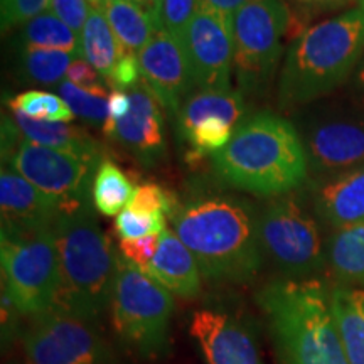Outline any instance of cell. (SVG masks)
Wrapping results in <instances>:
<instances>
[{
	"label": "cell",
	"mask_w": 364,
	"mask_h": 364,
	"mask_svg": "<svg viewBox=\"0 0 364 364\" xmlns=\"http://www.w3.org/2000/svg\"><path fill=\"white\" fill-rule=\"evenodd\" d=\"M258 218L236 198H203L177 204L172 230L199 263L204 279L247 284L263 265Z\"/></svg>",
	"instance_id": "1"
},
{
	"label": "cell",
	"mask_w": 364,
	"mask_h": 364,
	"mask_svg": "<svg viewBox=\"0 0 364 364\" xmlns=\"http://www.w3.org/2000/svg\"><path fill=\"white\" fill-rule=\"evenodd\" d=\"M307 149L295 127L268 112L241 122L230 142L213 154L218 179L262 196L299 188L307 177Z\"/></svg>",
	"instance_id": "2"
},
{
	"label": "cell",
	"mask_w": 364,
	"mask_h": 364,
	"mask_svg": "<svg viewBox=\"0 0 364 364\" xmlns=\"http://www.w3.org/2000/svg\"><path fill=\"white\" fill-rule=\"evenodd\" d=\"M257 304L267 318L279 364H349L331 292L322 282H272L257 294Z\"/></svg>",
	"instance_id": "3"
},
{
	"label": "cell",
	"mask_w": 364,
	"mask_h": 364,
	"mask_svg": "<svg viewBox=\"0 0 364 364\" xmlns=\"http://www.w3.org/2000/svg\"><path fill=\"white\" fill-rule=\"evenodd\" d=\"M53 235L59 285L51 312L97 322L110 307L118 253L91 206L59 213Z\"/></svg>",
	"instance_id": "4"
},
{
	"label": "cell",
	"mask_w": 364,
	"mask_h": 364,
	"mask_svg": "<svg viewBox=\"0 0 364 364\" xmlns=\"http://www.w3.org/2000/svg\"><path fill=\"white\" fill-rule=\"evenodd\" d=\"M363 49V9L307 29L287 53L280 76V103L292 107L329 93L351 75Z\"/></svg>",
	"instance_id": "5"
},
{
	"label": "cell",
	"mask_w": 364,
	"mask_h": 364,
	"mask_svg": "<svg viewBox=\"0 0 364 364\" xmlns=\"http://www.w3.org/2000/svg\"><path fill=\"white\" fill-rule=\"evenodd\" d=\"M110 309L113 329L127 349L144 359L169 353L174 297L122 253L117 255Z\"/></svg>",
	"instance_id": "6"
},
{
	"label": "cell",
	"mask_w": 364,
	"mask_h": 364,
	"mask_svg": "<svg viewBox=\"0 0 364 364\" xmlns=\"http://www.w3.org/2000/svg\"><path fill=\"white\" fill-rule=\"evenodd\" d=\"M12 166L58 206L70 213L91 206L93 182L103 161L29 142L12 117L2 118V162ZM58 213V215H59Z\"/></svg>",
	"instance_id": "7"
},
{
	"label": "cell",
	"mask_w": 364,
	"mask_h": 364,
	"mask_svg": "<svg viewBox=\"0 0 364 364\" xmlns=\"http://www.w3.org/2000/svg\"><path fill=\"white\" fill-rule=\"evenodd\" d=\"M4 297L26 317H43L54 307L59 285L53 226L24 233L0 231Z\"/></svg>",
	"instance_id": "8"
},
{
	"label": "cell",
	"mask_w": 364,
	"mask_h": 364,
	"mask_svg": "<svg viewBox=\"0 0 364 364\" xmlns=\"http://www.w3.org/2000/svg\"><path fill=\"white\" fill-rule=\"evenodd\" d=\"M289 21L284 0H247L231 16L235 73L241 93H260L270 83Z\"/></svg>",
	"instance_id": "9"
},
{
	"label": "cell",
	"mask_w": 364,
	"mask_h": 364,
	"mask_svg": "<svg viewBox=\"0 0 364 364\" xmlns=\"http://www.w3.org/2000/svg\"><path fill=\"white\" fill-rule=\"evenodd\" d=\"M263 257L289 280H307L326 263L321 231L314 218L290 196L277 198L258 218Z\"/></svg>",
	"instance_id": "10"
},
{
	"label": "cell",
	"mask_w": 364,
	"mask_h": 364,
	"mask_svg": "<svg viewBox=\"0 0 364 364\" xmlns=\"http://www.w3.org/2000/svg\"><path fill=\"white\" fill-rule=\"evenodd\" d=\"M26 364H117L95 322L49 312L24 334Z\"/></svg>",
	"instance_id": "11"
},
{
	"label": "cell",
	"mask_w": 364,
	"mask_h": 364,
	"mask_svg": "<svg viewBox=\"0 0 364 364\" xmlns=\"http://www.w3.org/2000/svg\"><path fill=\"white\" fill-rule=\"evenodd\" d=\"M191 76L199 90H231L235 41L231 16L199 6L182 39Z\"/></svg>",
	"instance_id": "12"
},
{
	"label": "cell",
	"mask_w": 364,
	"mask_h": 364,
	"mask_svg": "<svg viewBox=\"0 0 364 364\" xmlns=\"http://www.w3.org/2000/svg\"><path fill=\"white\" fill-rule=\"evenodd\" d=\"M189 334L198 344L204 364H265L255 332L228 312L196 311L189 322Z\"/></svg>",
	"instance_id": "13"
},
{
	"label": "cell",
	"mask_w": 364,
	"mask_h": 364,
	"mask_svg": "<svg viewBox=\"0 0 364 364\" xmlns=\"http://www.w3.org/2000/svg\"><path fill=\"white\" fill-rule=\"evenodd\" d=\"M127 91L130 112L122 120L105 122L103 134L129 150L140 164L156 166L166 152L161 102L144 80Z\"/></svg>",
	"instance_id": "14"
},
{
	"label": "cell",
	"mask_w": 364,
	"mask_h": 364,
	"mask_svg": "<svg viewBox=\"0 0 364 364\" xmlns=\"http://www.w3.org/2000/svg\"><path fill=\"white\" fill-rule=\"evenodd\" d=\"M142 80L172 117L196 88L184 46L174 36L157 31L139 54Z\"/></svg>",
	"instance_id": "15"
},
{
	"label": "cell",
	"mask_w": 364,
	"mask_h": 364,
	"mask_svg": "<svg viewBox=\"0 0 364 364\" xmlns=\"http://www.w3.org/2000/svg\"><path fill=\"white\" fill-rule=\"evenodd\" d=\"M0 231L7 233H24L53 226L59 213L58 206L48 196L9 164H2L0 172Z\"/></svg>",
	"instance_id": "16"
},
{
	"label": "cell",
	"mask_w": 364,
	"mask_h": 364,
	"mask_svg": "<svg viewBox=\"0 0 364 364\" xmlns=\"http://www.w3.org/2000/svg\"><path fill=\"white\" fill-rule=\"evenodd\" d=\"M307 157L322 172H343L364 166V125L331 122L309 136Z\"/></svg>",
	"instance_id": "17"
},
{
	"label": "cell",
	"mask_w": 364,
	"mask_h": 364,
	"mask_svg": "<svg viewBox=\"0 0 364 364\" xmlns=\"http://www.w3.org/2000/svg\"><path fill=\"white\" fill-rule=\"evenodd\" d=\"M142 270L172 295L196 299L201 294L203 273L199 263L171 228L162 231L157 255Z\"/></svg>",
	"instance_id": "18"
},
{
	"label": "cell",
	"mask_w": 364,
	"mask_h": 364,
	"mask_svg": "<svg viewBox=\"0 0 364 364\" xmlns=\"http://www.w3.org/2000/svg\"><path fill=\"white\" fill-rule=\"evenodd\" d=\"M316 211L338 231L364 225V166L322 184L316 191Z\"/></svg>",
	"instance_id": "19"
},
{
	"label": "cell",
	"mask_w": 364,
	"mask_h": 364,
	"mask_svg": "<svg viewBox=\"0 0 364 364\" xmlns=\"http://www.w3.org/2000/svg\"><path fill=\"white\" fill-rule=\"evenodd\" d=\"M11 117L21 135L29 142L85 157L103 159L100 144L80 127L68 125L65 122L36 120V118L26 117L24 113L14 110H11Z\"/></svg>",
	"instance_id": "20"
},
{
	"label": "cell",
	"mask_w": 364,
	"mask_h": 364,
	"mask_svg": "<svg viewBox=\"0 0 364 364\" xmlns=\"http://www.w3.org/2000/svg\"><path fill=\"white\" fill-rule=\"evenodd\" d=\"M247 113V105L241 91L203 90L189 95L177 113V130L186 134L199 122L208 118H223L231 125H238Z\"/></svg>",
	"instance_id": "21"
},
{
	"label": "cell",
	"mask_w": 364,
	"mask_h": 364,
	"mask_svg": "<svg viewBox=\"0 0 364 364\" xmlns=\"http://www.w3.org/2000/svg\"><path fill=\"white\" fill-rule=\"evenodd\" d=\"M102 11L115 34L122 56L140 53L157 33L154 17L130 0H108Z\"/></svg>",
	"instance_id": "22"
},
{
	"label": "cell",
	"mask_w": 364,
	"mask_h": 364,
	"mask_svg": "<svg viewBox=\"0 0 364 364\" xmlns=\"http://www.w3.org/2000/svg\"><path fill=\"white\" fill-rule=\"evenodd\" d=\"M331 302L349 364H364V289L336 287Z\"/></svg>",
	"instance_id": "23"
},
{
	"label": "cell",
	"mask_w": 364,
	"mask_h": 364,
	"mask_svg": "<svg viewBox=\"0 0 364 364\" xmlns=\"http://www.w3.org/2000/svg\"><path fill=\"white\" fill-rule=\"evenodd\" d=\"M120 56V48L107 16L102 9L93 7L83 31L80 33V58L90 63L100 73L105 83L112 88L113 71Z\"/></svg>",
	"instance_id": "24"
},
{
	"label": "cell",
	"mask_w": 364,
	"mask_h": 364,
	"mask_svg": "<svg viewBox=\"0 0 364 364\" xmlns=\"http://www.w3.org/2000/svg\"><path fill=\"white\" fill-rule=\"evenodd\" d=\"M135 189L129 176L115 162L100 164L93 182V204L105 216H118L129 206Z\"/></svg>",
	"instance_id": "25"
},
{
	"label": "cell",
	"mask_w": 364,
	"mask_h": 364,
	"mask_svg": "<svg viewBox=\"0 0 364 364\" xmlns=\"http://www.w3.org/2000/svg\"><path fill=\"white\" fill-rule=\"evenodd\" d=\"M22 46L39 49H54L80 58V34L58 19L51 11L41 14L24 26L21 34Z\"/></svg>",
	"instance_id": "26"
},
{
	"label": "cell",
	"mask_w": 364,
	"mask_h": 364,
	"mask_svg": "<svg viewBox=\"0 0 364 364\" xmlns=\"http://www.w3.org/2000/svg\"><path fill=\"white\" fill-rule=\"evenodd\" d=\"M329 262L343 280L364 284V225L336 231L329 243Z\"/></svg>",
	"instance_id": "27"
},
{
	"label": "cell",
	"mask_w": 364,
	"mask_h": 364,
	"mask_svg": "<svg viewBox=\"0 0 364 364\" xmlns=\"http://www.w3.org/2000/svg\"><path fill=\"white\" fill-rule=\"evenodd\" d=\"M75 54L54 51V49H39L22 46L21 48V73L29 81L39 85H59L76 61Z\"/></svg>",
	"instance_id": "28"
},
{
	"label": "cell",
	"mask_w": 364,
	"mask_h": 364,
	"mask_svg": "<svg viewBox=\"0 0 364 364\" xmlns=\"http://www.w3.org/2000/svg\"><path fill=\"white\" fill-rule=\"evenodd\" d=\"M9 110L21 112L26 117L44 122H71L75 113L68 107L65 100L59 95L48 93V91L29 90L9 100Z\"/></svg>",
	"instance_id": "29"
},
{
	"label": "cell",
	"mask_w": 364,
	"mask_h": 364,
	"mask_svg": "<svg viewBox=\"0 0 364 364\" xmlns=\"http://www.w3.org/2000/svg\"><path fill=\"white\" fill-rule=\"evenodd\" d=\"M59 97L65 100L68 107L76 117L83 118L88 124L93 125H105L108 115H110V105H108V97L91 93L86 91L70 80H63L58 85Z\"/></svg>",
	"instance_id": "30"
},
{
	"label": "cell",
	"mask_w": 364,
	"mask_h": 364,
	"mask_svg": "<svg viewBox=\"0 0 364 364\" xmlns=\"http://www.w3.org/2000/svg\"><path fill=\"white\" fill-rule=\"evenodd\" d=\"M233 127L223 118H208L196 124L193 129L182 134V139L191 145L189 157L201 159L209 152L221 150L233 136Z\"/></svg>",
	"instance_id": "31"
},
{
	"label": "cell",
	"mask_w": 364,
	"mask_h": 364,
	"mask_svg": "<svg viewBox=\"0 0 364 364\" xmlns=\"http://www.w3.org/2000/svg\"><path fill=\"white\" fill-rule=\"evenodd\" d=\"M201 0H161L156 12L157 31L174 36L182 43L189 22L198 12Z\"/></svg>",
	"instance_id": "32"
},
{
	"label": "cell",
	"mask_w": 364,
	"mask_h": 364,
	"mask_svg": "<svg viewBox=\"0 0 364 364\" xmlns=\"http://www.w3.org/2000/svg\"><path fill=\"white\" fill-rule=\"evenodd\" d=\"M177 198L157 184H142L135 189L127 209L145 216H169L177 208Z\"/></svg>",
	"instance_id": "33"
},
{
	"label": "cell",
	"mask_w": 364,
	"mask_h": 364,
	"mask_svg": "<svg viewBox=\"0 0 364 364\" xmlns=\"http://www.w3.org/2000/svg\"><path fill=\"white\" fill-rule=\"evenodd\" d=\"M166 228V216H145L130 209H124L115 221V230L120 241L139 240L154 233H162Z\"/></svg>",
	"instance_id": "34"
},
{
	"label": "cell",
	"mask_w": 364,
	"mask_h": 364,
	"mask_svg": "<svg viewBox=\"0 0 364 364\" xmlns=\"http://www.w3.org/2000/svg\"><path fill=\"white\" fill-rule=\"evenodd\" d=\"M51 7V0H2V31L27 24Z\"/></svg>",
	"instance_id": "35"
},
{
	"label": "cell",
	"mask_w": 364,
	"mask_h": 364,
	"mask_svg": "<svg viewBox=\"0 0 364 364\" xmlns=\"http://www.w3.org/2000/svg\"><path fill=\"white\" fill-rule=\"evenodd\" d=\"M49 11L66 26H70L76 34H80L93 11V6L90 0H51Z\"/></svg>",
	"instance_id": "36"
},
{
	"label": "cell",
	"mask_w": 364,
	"mask_h": 364,
	"mask_svg": "<svg viewBox=\"0 0 364 364\" xmlns=\"http://www.w3.org/2000/svg\"><path fill=\"white\" fill-rule=\"evenodd\" d=\"M161 247V233H154L139 240L120 241V253L136 267L145 268L154 260Z\"/></svg>",
	"instance_id": "37"
},
{
	"label": "cell",
	"mask_w": 364,
	"mask_h": 364,
	"mask_svg": "<svg viewBox=\"0 0 364 364\" xmlns=\"http://www.w3.org/2000/svg\"><path fill=\"white\" fill-rule=\"evenodd\" d=\"M66 80H70L71 83H75L80 88L91 93L102 95V97H110L105 88V80L100 76V73L95 70L90 63L83 61V59H76L75 63L70 66V70L66 73Z\"/></svg>",
	"instance_id": "38"
},
{
	"label": "cell",
	"mask_w": 364,
	"mask_h": 364,
	"mask_svg": "<svg viewBox=\"0 0 364 364\" xmlns=\"http://www.w3.org/2000/svg\"><path fill=\"white\" fill-rule=\"evenodd\" d=\"M142 71L136 54H124L118 59L115 71H113L112 90H130L140 81Z\"/></svg>",
	"instance_id": "39"
},
{
	"label": "cell",
	"mask_w": 364,
	"mask_h": 364,
	"mask_svg": "<svg viewBox=\"0 0 364 364\" xmlns=\"http://www.w3.org/2000/svg\"><path fill=\"white\" fill-rule=\"evenodd\" d=\"M108 105H110V115L107 120H122L127 113L130 112L132 102L130 95L127 90H112L110 97H108Z\"/></svg>",
	"instance_id": "40"
},
{
	"label": "cell",
	"mask_w": 364,
	"mask_h": 364,
	"mask_svg": "<svg viewBox=\"0 0 364 364\" xmlns=\"http://www.w3.org/2000/svg\"><path fill=\"white\" fill-rule=\"evenodd\" d=\"M245 2L247 0H201L203 6L215 9V11L226 14V16H233Z\"/></svg>",
	"instance_id": "41"
},
{
	"label": "cell",
	"mask_w": 364,
	"mask_h": 364,
	"mask_svg": "<svg viewBox=\"0 0 364 364\" xmlns=\"http://www.w3.org/2000/svg\"><path fill=\"white\" fill-rule=\"evenodd\" d=\"M130 2H134L135 6L144 9V11L150 14V16L154 17V21H156V12H157L159 2H161V0H130Z\"/></svg>",
	"instance_id": "42"
},
{
	"label": "cell",
	"mask_w": 364,
	"mask_h": 364,
	"mask_svg": "<svg viewBox=\"0 0 364 364\" xmlns=\"http://www.w3.org/2000/svg\"><path fill=\"white\" fill-rule=\"evenodd\" d=\"M353 0H311V4H321V6H338V4H348Z\"/></svg>",
	"instance_id": "43"
},
{
	"label": "cell",
	"mask_w": 364,
	"mask_h": 364,
	"mask_svg": "<svg viewBox=\"0 0 364 364\" xmlns=\"http://www.w3.org/2000/svg\"><path fill=\"white\" fill-rule=\"evenodd\" d=\"M108 0H90V4L93 6L95 9H103L105 4H107Z\"/></svg>",
	"instance_id": "44"
},
{
	"label": "cell",
	"mask_w": 364,
	"mask_h": 364,
	"mask_svg": "<svg viewBox=\"0 0 364 364\" xmlns=\"http://www.w3.org/2000/svg\"><path fill=\"white\" fill-rule=\"evenodd\" d=\"M300 2H306V4H311V0H300Z\"/></svg>",
	"instance_id": "45"
},
{
	"label": "cell",
	"mask_w": 364,
	"mask_h": 364,
	"mask_svg": "<svg viewBox=\"0 0 364 364\" xmlns=\"http://www.w3.org/2000/svg\"><path fill=\"white\" fill-rule=\"evenodd\" d=\"M361 80L364 81V70H363V73H361Z\"/></svg>",
	"instance_id": "46"
},
{
	"label": "cell",
	"mask_w": 364,
	"mask_h": 364,
	"mask_svg": "<svg viewBox=\"0 0 364 364\" xmlns=\"http://www.w3.org/2000/svg\"><path fill=\"white\" fill-rule=\"evenodd\" d=\"M361 9H363V12H364V0H363V4H361Z\"/></svg>",
	"instance_id": "47"
}]
</instances>
